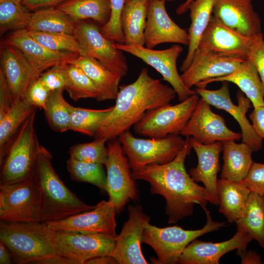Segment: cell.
I'll return each instance as SVG.
<instances>
[{
  "instance_id": "obj_12",
  "label": "cell",
  "mask_w": 264,
  "mask_h": 264,
  "mask_svg": "<svg viewBox=\"0 0 264 264\" xmlns=\"http://www.w3.org/2000/svg\"><path fill=\"white\" fill-rule=\"evenodd\" d=\"M114 45L117 49L140 59L156 70L163 80L171 85L180 102L196 94L195 90L185 85L178 72L176 61L183 50L179 44L159 50L149 49L145 46L128 45L116 43H114Z\"/></svg>"
},
{
  "instance_id": "obj_49",
  "label": "cell",
  "mask_w": 264,
  "mask_h": 264,
  "mask_svg": "<svg viewBox=\"0 0 264 264\" xmlns=\"http://www.w3.org/2000/svg\"><path fill=\"white\" fill-rule=\"evenodd\" d=\"M252 127L255 132L262 139L264 138V106L254 108L249 114Z\"/></svg>"
},
{
  "instance_id": "obj_46",
  "label": "cell",
  "mask_w": 264,
  "mask_h": 264,
  "mask_svg": "<svg viewBox=\"0 0 264 264\" xmlns=\"http://www.w3.org/2000/svg\"><path fill=\"white\" fill-rule=\"evenodd\" d=\"M242 181L251 192L264 196V164L253 161Z\"/></svg>"
},
{
  "instance_id": "obj_53",
  "label": "cell",
  "mask_w": 264,
  "mask_h": 264,
  "mask_svg": "<svg viewBox=\"0 0 264 264\" xmlns=\"http://www.w3.org/2000/svg\"><path fill=\"white\" fill-rule=\"evenodd\" d=\"M12 261L11 253L3 243L0 242V264H10Z\"/></svg>"
},
{
  "instance_id": "obj_35",
  "label": "cell",
  "mask_w": 264,
  "mask_h": 264,
  "mask_svg": "<svg viewBox=\"0 0 264 264\" xmlns=\"http://www.w3.org/2000/svg\"><path fill=\"white\" fill-rule=\"evenodd\" d=\"M77 22L57 8H43L31 14L26 29L73 34Z\"/></svg>"
},
{
  "instance_id": "obj_29",
  "label": "cell",
  "mask_w": 264,
  "mask_h": 264,
  "mask_svg": "<svg viewBox=\"0 0 264 264\" xmlns=\"http://www.w3.org/2000/svg\"><path fill=\"white\" fill-rule=\"evenodd\" d=\"M223 164L220 178L242 181L253 162L252 149L244 142L238 144L234 140L222 142Z\"/></svg>"
},
{
  "instance_id": "obj_17",
  "label": "cell",
  "mask_w": 264,
  "mask_h": 264,
  "mask_svg": "<svg viewBox=\"0 0 264 264\" xmlns=\"http://www.w3.org/2000/svg\"><path fill=\"white\" fill-rule=\"evenodd\" d=\"M129 218L123 225L121 233L115 239L110 256L118 264H147L141 244L144 228L150 217L144 213L140 205L128 208Z\"/></svg>"
},
{
  "instance_id": "obj_43",
  "label": "cell",
  "mask_w": 264,
  "mask_h": 264,
  "mask_svg": "<svg viewBox=\"0 0 264 264\" xmlns=\"http://www.w3.org/2000/svg\"><path fill=\"white\" fill-rule=\"evenodd\" d=\"M125 0H110V15L108 22L100 27L102 34L114 43L124 44L121 26V15Z\"/></svg>"
},
{
  "instance_id": "obj_54",
  "label": "cell",
  "mask_w": 264,
  "mask_h": 264,
  "mask_svg": "<svg viewBox=\"0 0 264 264\" xmlns=\"http://www.w3.org/2000/svg\"><path fill=\"white\" fill-rule=\"evenodd\" d=\"M193 0H186L185 1L181 3L176 9V13L177 15H182L188 11V8L190 3Z\"/></svg>"
},
{
  "instance_id": "obj_1",
  "label": "cell",
  "mask_w": 264,
  "mask_h": 264,
  "mask_svg": "<svg viewBox=\"0 0 264 264\" xmlns=\"http://www.w3.org/2000/svg\"><path fill=\"white\" fill-rule=\"evenodd\" d=\"M192 149L190 137H186L184 147L171 162L152 164L132 172L135 180L147 181L150 192L164 197L168 222L176 223L191 215L195 204L206 206L210 196L205 187L198 184L186 171L184 162Z\"/></svg>"
},
{
  "instance_id": "obj_42",
  "label": "cell",
  "mask_w": 264,
  "mask_h": 264,
  "mask_svg": "<svg viewBox=\"0 0 264 264\" xmlns=\"http://www.w3.org/2000/svg\"><path fill=\"white\" fill-rule=\"evenodd\" d=\"M105 138L94 139L92 142L75 144L70 147L68 154L74 159L105 165L108 159Z\"/></svg>"
},
{
  "instance_id": "obj_52",
  "label": "cell",
  "mask_w": 264,
  "mask_h": 264,
  "mask_svg": "<svg viewBox=\"0 0 264 264\" xmlns=\"http://www.w3.org/2000/svg\"><path fill=\"white\" fill-rule=\"evenodd\" d=\"M118 264L115 259L110 255L98 256L88 260L86 264Z\"/></svg>"
},
{
  "instance_id": "obj_20",
  "label": "cell",
  "mask_w": 264,
  "mask_h": 264,
  "mask_svg": "<svg viewBox=\"0 0 264 264\" xmlns=\"http://www.w3.org/2000/svg\"><path fill=\"white\" fill-rule=\"evenodd\" d=\"M246 60L242 57L223 55L197 49L190 66L180 77L185 85L191 89L200 82L232 73Z\"/></svg>"
},
{
  "instance_id": "obj_51",
  "label": "cell",
  "mask_w": 264,
  "mask_h": 264,
  "mask_svg": "<svg viewBox=\"0 0 264 264\" xmlns=\"http://www.w3.org/2000/svg\"><path fill=\"white\" fill-rule=\"evenodd\" d=\"M241 264H261L263 263L260 256L254 250H251L241 254Z\"/></svg>"
},
{
  "instance_id": "obj_16",
  "label": "cell",
  "mask_w": 264,
  "mask_h": 264,
  "mask_svg": "<svg viewBox=\"0 0 264 264\" xmlns=\"http://www.w3.org/2000/svg\"><path fill=\"white\" fill-rule=\"evenodd\" d=\"M116 237L56 231L59 254L70 264H86L93 258L111 255Z\"/></svg>"
},
{
  "instance_id": "obj_5",
  "label": "cell",
  "mask_w": 264,
  "mask_h": 264,
  "mask_svg": "<svg viewBox=\"0 0 264 264\" xmlns=\"http://www.w3.org/2000/svg\"><path fill=\"white\" fill-rule=\"evenodd\" d=\"M205 212V225L198 230H185L180 226H173L160 228L148 223L145 226L142 242L153 248L156 257L150 260L155 264H176L184 249L191 242L205 234L227 226L226 222L213 220L206 207H202Z\"/></svg>"
},
{
  "instance_id": "obj_55",
  "label": "cell",
  "mask_w": 264,
  "mask_h": 264,
  "mask_svg": "<svg viewBox=\"0 0 264 264\" xmlns=\"http://www.w3.org/2000/svg\"><path fill=\"white\" fill-rule=\"evenodd\" d=\"M164 0V1H173V0Z\"/></svg>"
},
{
  "instance_id": "obj_50",
  "label": "cell",
  "mask_w": 264,
  "mask_h": 264,
  "mask_svg": "<svg viewBox=\"0 0 264 264\" xmlns=\"http://www.w3.org/2000/svg\"><path fill=\"white\" fill-rule=\"evenodd\" d=\"M67 0H22V4L27 9L37 10L56 7Z\"/></svg>"
},
{
  "instance_id": "obj_28",
  "label": "cell",
  "mask_w": 264,
  "mask_h": 264,
  "mask_svg": "<svg viewBox=\"0 0 264 264\" xmlns=\"http://www.w3.org/2000/svg\"><path fill=\"white\" fill-rule=\"evenodd\" d=\"M148 3L149 0H125L120 19L125 44L145 46Z\"/></svg>"
},
{
  "instance_id": "obj_36",
  "label": "cell",
  "mask_w": 264,
  "mask_h": 264,
  "mask_svg": "<svg viewBox=\"0 0 264 264\" xmlns=\"http://www.w3.org/2000/svg\"><path fill=\"white\" fill-rule=\"evenodd\" d=\"M64 90L51 92L44 109L49 127L57 132L69 130L70 115L74 107L64 98Z\"/></svg>"
},
{
  "instance_id": "obj_11",
  "label": "cell",
  "mask_w": 264,
  "mask_h": 264,
  "mask_svg": "<svg viewBox=\"0 0 264 264\" xmlns=\"http://www.w3.org/2000/svg\"><path fill=\"white\" fill-rule=\"evenodd\" d=\"M73 34L80 45V55L95 59L121 78L127 74L128 66L123 51L116 48L114 43L106 38L96 24L78 22Z\"/></svg>"
},
{
  "instance_id": "obj_6",
  "label": "cell",
  "mask_w": 264,
  "mask_h": 264,
  "mask_svg": "<svg viewBox=\"0 0 264 264\" xmlns=\"http://www.w3.org/2000/svg\"><path fill=\"white\" fill-rule=\"evenodd\" d=\"M36 111L22 125L8 147L0 165V184L13 183L33 176L41 146L34 128Z\"/></svg>"
},
{
  "instance_id": "obj_18",
  "label": "cell",
  "mask_w": 264,
  "mask_h": 264,
  "mask_svg": "<svg viewBox=\"0 0 264 264\" xmlns=\"http://www.w3.org/2000/svg\"><path fill=\"white\" fill-rule=\"evenodd\" d=\"M259 35L244 36L226 26L212 15L197 49L248 59L250 47Z\"/></svg>"
},
{
  "instance_id": "obj_40",
  "label": "cell",
  "mask_w": 264,
  "mask_h": 264,
  "mask_svg": "<svg viewBox=\"0 0 264 264\" xmlns=\"http://www.w3.org/2000/svg\"><path fill=\"white\" fill-rule=\"evenodd\" d=\"M31 14L22 4V0H0V33L26 29Z\"/></svg>"
},
{
  "instance_id": "obj_48",
  "label": "cell",
  "mask_w": 264,
  "mask_h": 264,
  "mask_svg": "<svg viewBox=\"0 0 264 264\" xmlns=\"http://www.w3.org/2000/svg\"><path fill=\"white\" fill-rule=\"evenodd\" d=\"M14 103L3 73L0 70V118L9 111Z\"/></svg>"
},
{
  "instance_id": "obj_27",
  "label": "cell",
  "mask_w": 264,
  "mask_h": 264,
  "mask_svg": "<svg viewBox=\"0 0 264 264\" xmlns=\"http://www.w3.org/2000/svg\"><path fill=\"white\" fill-rule=\"evenodd\" d=\"M69 63L80 67L92 80L98 90V101L116 99L121 77L89 56L79 55Z\"/></svg>"
},
{
  "instance_id": "obj_30",
  "label": "cell",
  "mask_w": 264,
  "mask_h": 264,
  "mask_svg": "<svg viewBox=\"0 0 264 264\" xmlns=\"http://www.w3.org/2000/svg\"><path fill=\"white\" fill-rule=\"evenodd\" d=\"M251 191L242 181L220 178L217 181L219 211L230 223L240 216Z\"/></svg>"
},
{
  "instance_id": "obj_3",
  "label": "cell",
  "mask_w": 264,
  "mask_h": 264,
  "mask_svg": "<svg viewBox=\"0 0 264 264\" xmlns=\"http://www.w3.org/2000/svg\"><path fill=\"white\" fill-rule=\"evenodd\" d=\"M0 242L18 264H69L58 253L56 231L41 222H0Z\"/></svg>"
},
{
  "instance_id": "obj_44",
  "label": "cell",
  "mask_w": 264,
  "mask_h": 264,
  "mask_svg": "<svg viewBox=\"0 0 264 264\" xmlns=\"http://www.w3.org/2000/svg\"><path fill=\"white\" fill-rule=\"evenodd\" d=\"M66 64L54 66L42 72L38 77L51 92L60 89L65 90L67 83Z\"/></svg>"
},
{
  "instance_id": "obj_31",
  "label": "cell",
  "mask_w": 264,
  "mask_h": 264,
  "mask_svg": "<svg viewBox=\"0 0 264 264\" xmlns=\"http://www.w3.org/2000/svg\"><path fill=\"white\" fill-rule=\"evenodd\" d=\"M215 0H193L189 4L191 24L188 29L190 43L186 56L180 68L181 72L190 66L193 55L210 22Z\"/></svg>"
},
{
  "instance_id": "obj_9",
  "label": "cell",
  "mask_w": 264,
  "mask_h": 264,
  "mask_svg": "<svg viewBox=\"0 0 264 264\" xmlns=\"http://www.w3.org/2000/svg\"><path fill=\"white\" fill-rule=\"evenodd\" d=\"M199 98L196 93L178 104H169L147 111L133 126L134 132L154 138H163L171 134L179 135L190 118Z\"/></svg>"
},
{
  "instance_id": "obj_14",
  "label": "cell",
  "mask_w": 264,
  "mask_h": 264,
  "mask_svg": "<svg viewBox=\"0 0 264 264\" xmlns=\"http://www.w3.org/2000/svg\"><path fill=\"white\" fill-rule=\"evenodd\" d=\"M116 213L112 202L102 200L93 209L44 224L55 231L116 237Z\"/></svg>"
},
{
  "instance_id": "obj_32",
  "label": "cell",
  "mask_w": 264,
  "mask_h": 264,
  "mask_svg": "<svg viewBox=\"0 0 264 264\" xmlns=\"http://www.w3.org/2000/svg\"><path fill=\"white\" fill-rule=\"evenodd\" d=\"M37 109L25 98L14 103L9 111L0 118V165L8 147L22 125Z\"/></svg>"
},
{
  "instance_id": "obj_21",
  "label": "cell",
  "mask_w": 264,
  "mask_h": 264,
  "mask_svg": "<svg viewBox=\"0 0 264 264\" xmlns=\"http://www.w3.org/2000/svg\"><path fill=\"white\" fill-rule=\"evenodd\" d=\"M14 102L24 98L31 83L42 73L16 47L3 43L0 68Z\"/></svg>"
},
{
  "instance_id": "obj_41",
  "label": "cell",
  "mask_w": 264,
  "mask_h": 264,
  "mask_svg": "<svg viewBox=\"0 0 264 264\" xmlns=\"http://www.w3.org/2000/svg\"><path fill=\"white\" fill-rule=\"evenodd\" d=\"M27 31L35 40L51 50L69 52L79 55L80 54L79 44L73 34L28 30Z\"/></svg>"
},
{
  "instance_id": "obj_4",
  "label": "cell",
  "mask_w": 264,
  "mask_h": 264,
  "mask_svg": "<svg viewBox=\"0 0 264 264\" xmlns=\"http://www.w3.org/2000/svg\"><path fill=\"white\" fill-rule=\"evenodd\" d=\"M51 159L50 153L41 145L33 174L40 192V222L56 221L93 209L95 206L84 202L65 185Z\"/></svg>"
},
{
  "instance_id": "obj_15",
  "label": "cell",
  "mask_w": 264,
  "mask_h": 264,
  "mask_svg": "<svg viewBox=\"0 0 264 264\" xmlns=\"http://www.w3.org/2000/svg\"><path fill=\"white\" fill-rule=\"evenodd\" d=\"M179 134L192 137L203 144L242 139V133L230 130L224 118L214 113L210 105L201 97Z\"/></svg>"
},
{
  "instance_id": "obj_45",
  "label": "cell",
  "mask_w": 264,
  "mask_h": 264,
  "mask_svg": "<svg viewBox=\"0 0 264 264\" xmlns=\"http://www.w3.org/2000/svg\"><path fill=\"white\" fill-rule=\"evenodd\" d=\"M50 93L38 77L28 87L24 98L37 109L44 110Z\"/></svg>"
},
{
  "instance_id": "obj_37",
  "label": "cell",
  "mask_w": 264,
  "mask_h": 264,
  "mask_svg": "<svg viewBox=\"0 0 264 264\" xmlns=\"http://www.w3.org/2000/svg\"><path fill=\"white\" fill-rule=\"evenodd\" d=\"M112 109L113 106L100 110L74 107L70 115L69 130L94 137Z\"/></svg>"
},
{
  "instance_id": "obj_2",
  "label": "cell",
  "mask_w": 264,
  "mask_h": 264,
  "mask_svg": "<svg viewBox=\"0 0 264 264\" xmlns=\"http://www.w3.org/2000/svg\"><path fill=\"white\" fill-rule=\"evenodd\" d=\"M176 92L172 87L151 77L146 67L137 79L119 86L115 104L94 138L108 141L129 130L150 110L170 104Z\"/></svg>"
},
{
  "instance_id": "obj_34",
  "label": "cell",
  "mask_w": 264,
  "mask_h": 264,
  "mask_svg": "<svg viewBox=\"0 0 264 264\" xmlns=\"http://www.w3.org/2000/svg\"><path fill=\"white\" fill-rule=\"evenodd\" d=\"M235 222L237 229L245 231L264 248V196L251 192L242 214Z\"/></svg>"
},
{
  "instance_id": "obj_24",
  "label": "cell",
  "mask_w": 264,
  "mask_h": 264,
  "mask_svg": "<svg viewBox=\"0 0 264 264\" xmlns=\"http://www.w3.org/2000/svg\"><path fill=\"white\" fill-rule=\"evenodd\" d=\"M18 48L30 63L42 73L56 65H64L79 54L51 50L38 42L26 29L14 31L4 42Z\"/></svg>"
},
{
  "instance_id": "obj_23",
  "label": "cell",
  "mask_w": 264,
  "mask_h": 264,
  "mask_svg": "<svg viewBox=\"0 0 264 264\" xmlns=\"http://www.w3.org/2000/svg\"><path fill=\"white\" fill-rule=\"evenodd\" d=\"M212 14L244 36L255 37L262 33L261 21L252 0H215Z\"/></svg>"
},
{
  "instance_id": "obj_39",
  "label": "cell",
  "mask_w": 264,
  "mask_h": 264,
  "mask_svg": "<svg viewBox=\"0 0 264 264\" xmlns=\"http://www.w3.org/2000/svg\"><path fill=\"white\" fill-rule=\"evenodd\" d=\"M66 167L71 179L94 185L101 191L107 189V175L103 165L77 160L72 158L66 161Z\"/></svg>"
},
{
  "instance_id": "obj_33",
  "label": "cell",
  "mask_w": 264,
  "mask_h": 264,
  "mask_svg": "<svg viewBox=\"0 0 264 264\" xmlns=\"http://www.w3.org/2000/svg\"><path fill=\"white\" fill-rule=\"evenodd\" d=\"M56 8L76 22L90 19L103 26L110 15V0H67Z\"/></svg>"
},
{
  "instance_id": "obj_47",
  "label": "cell",
  "mask_w": 264,
  "mask_h": 264,
  "mask_svg": "<svg viewBox=\"0 0 264 264\" xmlns=\"http://www.w3.org/2000/svg\"><path fill=\"white\" fill-rule=\"evenodd\" d=\"M248 59L255 65L264 88V39L263 33L252 44Z\"/></svg>"
},
{
  "instance_id": "obj_7",
  "label": "cell",
  "mask_w": 264,
  "mask_h": 264,
  "mask_svg": "<svg viewBox=\"0 0 264 264\" xmlns=\"http://www.w3.org/2000/svg\"><path fill=\"white\" fill-rule=\"evenodd\" d=\"M118 139L132 172L152 164H164L172 161L186 143L179 135L171 134L161 138H137L128 130Z\"/></svg>"
},
{
  "instance_id": "obj_10",
  "label": "cell",
  "mask_w": 264,
  "mask_h": 264,
  "mask_svg": "<svg viewBox=\"0 0 264 264\" xmlns=\"http://www.w3.org/2000/svg\"><path fill=\"white\" fill-rule=\"evenodd\" d=\"M107 150L106 192L108 200L114 204L116 213H119L130 200H139L138 190L119 139L108 141Z\"/></svg>"
},
{
  "instance_id": "obj_22",
  "label": "cell",
  "mask_w": 264,
  "mask_h": 264,
  "mask_svg": "<svg viewBox=\"0 0 264 264\" xmlns=\"http://www.w3.org/2000/svg\"><path fill=\"white\" fill-rule=\"evenodd\" d=\"M252 238L245 231L237 229L232 238L220 242H205L197 239L191 242L181 254L180 264H218L226 253L237 250L239 256L246 252Z\"/></svg>"
},
{
  "instance_id": "obj_25",
  "label": "cell",
  "mask_w": 264,
  "mask_h": 264,
  "mask_svg": "<svg viewBox=\"0 0 264 264\" xmlns=\"http://www.w3.org/2000/svg\"><path fill=\"white\" fill-rule=\"evenodd\" d=\"M190 142L197 154L198 162L196 167L189 170V174L194 181L204 184L210 196L209 202L218 206L217 175L220 169L219 158L222 142L203 144L192 137H190Z\"/></svg>"
},
{
  "instance_id": "obj_8",
  "label": "cell",
  "mask_w": 264,
  "mask_h": 264,
  "mask_svg": "<svg viewBox=\"0 0 264 264\" xmlns=\"http://www.w3.org/2000/svg\"><path fill=\"white\" fill-rule=\"evenodd\" d=\"M40 196L32 177L0 184V221L40 222Z\"/></svg>"
},
{
  "instance_id": "obj_38",
  "label": "cell",
  "mask_w": 264,
  "mask_h": 264,
  "mask_svg": "<svg viewBox=\"0 0 264 264\" xmlns=\"http://www.w3.org/2000/svg\"><path fill=\"white\" fill-rule=\"evenodd\" d=\"M67 75V83L65 89L71 99L77 101L81 99H97L98 90L96 87L79 66L67 63L65 66Z\"/></svg>"
},
{
  "instance_id": "obj_13",
  "label": "cell",
  "mask_w": 264,
  "mask_h": 264,
  "mask_svg": "<svg viewBox=\"0 0 264 264\" xmlns=\"http://www.w3.org/2000/svg\"><path fill=\"white\" fill-rule=\"evenodd\" d=\"M221 87L216 90L195 87V91L210 105L223 110L231 115L239 124L242 142L248 144L256 152L262 149L263 140L255 132L246 114L252 107L251 101L240 90L237 93L238 105L231 100L228 82L223 81Z\"/></svg>"
},
{
  "instance_id": "obj_19",
  "label": "cell",
  "mask_w": 264,
  "mask_h": 264,
  "mask_svg": "<svg viewBox=\"0 0 264 264\" xmlns=\"http://www.w3.org/2000/svg\"><path fill=\"white\" fill-rule=\"evenodd\" d=\"M165 1L149 0L144 31L145 46L153 49L162 43L188 46L190 37L187 31L176 24L168 15Z\"/></svg>"
},
{
  "instance_id": "obj_26",
  "label": "cell",
  "mask_w": 264,
  "mask_h": 264,
  "mask_svg": "<svg viewBox=\"0 0 264 264\" xmlns=\"http://www.w3.org/2000/svg\"><path fill=\"white\" fill-rule=\"evenodd\" d=\"M223 81L237 85L251 101L254 108L264 106V88L255 65L250 60H246L231 74L200 82L195 87L204 88L212 82Z\"/></svg>"
}]
</instances>
